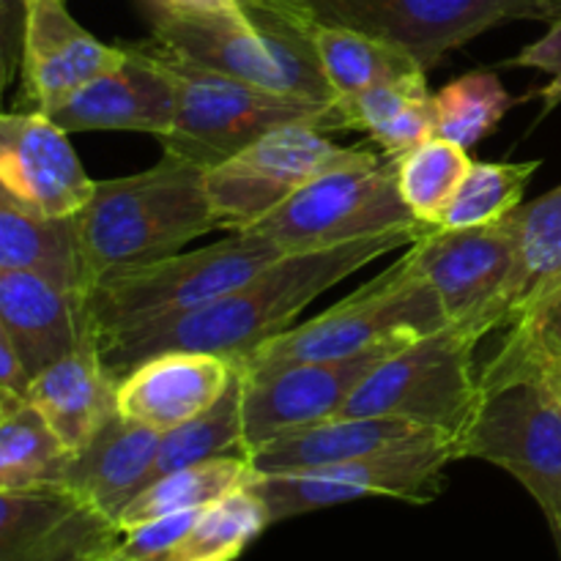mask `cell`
<instances>
[{"instance_id":"cell-1","label":"cell","mask_w":561,"mask_h":561,"mask_svg":"<svg viewBox=\"0 0 561 561\" xmlns=\"http://www.w3.org/2000/svg\"><path fill=\"white\" fill-rule=\"evenodd\" d=\"M427 228L431 225L420 222L327 250L277 257L244 285L197 310L99 340L104 365L121 381L140 362L170 351L214 354L230 362L244 359L257 345L288 332L310 301L376 257L411 247Z\"/></svg>"},{"instance_id":"cell-2","label":"cell","mask_w":561,"mask_h":561,"mask_svg":"<svg viewBox=\"0 0 561 561\" xmlns=\"http://www.w3.org/2000/svg\"><path fill=\"white\" fill-rule=\"evenodd\" d=\"M208 168L164 151L153 168L96 181L77 214L88 290L110 272L179 255L181 247L219 230L206 192Z\"/></svg>"},{"instance_id":"cell-3","label":"cell","mask_w":561,"mask_h":561,"mask_svg":"<svg viewBox=\"0 0 561 561\" xmlns=\"http://www.w3.org/2000/svg\"><path fill=\"white\" fill-rule=\"evenodd\" d=\"M458 460L480 458L520 482L561 537V398L548 365L502 348L480 373V400L455 438Z\"/></svg>"},{"instance_id":"cell-4","label":"cell","mask_w":561,"mask_h":561,"mask_svg":"<svg viewBox=\"0 0 561 561\" xmlns=\"http://www.w3.org/2000/svg\"><path fill=\"white\" fill-rule=\"evenodd\" d=\"M146 44L173 80L179 104L173 129L162 137L164 151L192 159L203 168H214L283 126L307 124L321 131L343 129L337 104L236 80L179 58L151 38Z\"/></svg>"},{"instance_id":"cell-5","label":"cell","mask_w":561,"mask_h":561,"mask_svg":"<svg viewBox=\"0 0 561 561\" xmlns=\"http://www.w3.org/2000/svg\"><path fill=\"white\" fill-rule=\"evenodd\" d=\"M285 252L266 236L236 230L195 252L110 272L88 290L85 312L96 340L179 318L272 266Z\"/></svg>"},{"instance_id":"cell-6","label":"cell","mask_w":561,"mask_h":561,"mask_svg":"<svg viewBox=\"0 0 561 561\" xmlns=\"http://www.w3.org/2000/svg\"><path fill=\"white\" fill-rule=\"evenodd\" d=\"M447 323V312L436 290L416 277L409 263L400 257L348 299L337 301L307 323L266 340L233 365L236 370L252 373L294 365V362L345 359L378 345L411 343Z\"/></svg>"},{"instance_id":"cell-7","label":"cell","mask_w":561,"mask_h":561,"mask_svg":"<svg viewBox=\"0 0 561 561\" xmlns=\"http://www.w3.org/2000/svg\"><path fill=\"white\" fill-rule=\"evenodd\" d=\"M480 340L463 323L411 340L359 383L340 416H394L458 438L480 400Z\"/></svg>"},{"instance_id":"cell-8","label":"cell","mask_w":561,"mask_h":561,"mask_svg":"<svg viewBox=\"0 0 561 561\" xmlns=\"http://www.w3.org/2000/svg\"><path fill=\"white\" fill-rule=\"evenodd\" d=\"M414 225L420 219L400 195L398 162L383 153L378 164L318 175L250 230L274 241L285 255H294Z\"/></svg>"},{"instance_id":"cell-9","label":"cell","mask_w":561,"mask_h":561,"mask_svg":"<svg viewBox=\"0 0 561 561\" xmlns=\"http://www.w3.org/2000/svg\"><path fill=\"white\" fill-rule=\"evenodd\" d=\"M367 148H345L307 124L283 126L250 142L206 173V192L219 230H250L301 186L332 170L378 164Z\"/></svg>"},{"instance_id":"cell-10","label":"cell","mask_w":561,"mask_h":561,"mask_svg":"<svg viewBox=\"0 0 561 561\" xmlns=\"http://www.w3.org/2000/svg\"><path fill=\"white\" fill-rule=\"evenodd\" d=\"M312 22L394 44L431 71L453 49L515 20H557L561 0H283Z\"/></svg>"},{"instance_id":"cell-11","label":"cell","mask_w":561,"mask_h":561,"mask_svg":"<svg viewBox=\"0 0 561 561\" xmlns=\"http://www.w3.org/2000/svg\"><path fill=\"white\" fill-rule=\"evenodd\" d=\"M453 460H458V444L453 436L436 433L337 466L257 474L252 491L263 499L272 524L376 496L427 504L444 491V471Z\"/></svg>"},{"instance_id":"cell-12","label":"cell","mask_w":561,"mask_h":561,"mask_svg":"<svg viewBox=\"0 0 561 561\" xmlns=\"http://www.w3.org/2000/svg\"><path fill=\"white\" fill-rule=\"evenodd\" d=\"M515 214L480 228H438L431 225L403 261L436 290L449 323H463L485 337L488 310L502 294L515 266Z\"/></svg>"},{"instance_id":"cell-13","label":"cell","mask_w":561,"mask_h":561,"mask_svg":"<svg viewBox=\"0 0 561 561\" xmlns=\"http://www.w3.org/2000/svg\"><path fill=\"white\" fill-rule=\"evenodd\" d=\"M403 345L409 343L378 345L345 359L294 362L252 373L239 370L247 449L252 453L296 427L340 416L359 383Z\"/></svg>"},{"instance_id":"cell-14","label":"cell","mask_w":561,"mask_h":561,"mask_svg":"<svg viewBox=\"0 0 561 561\" xmlns=\"http://www.w3.org/2000/svg\"><path fill=\"white\" fill-rule=\"evenodd\" d=\"M146 14L151 25V42L168 53L236 80L305 96L296 77L274 53L261 27L247 16L239 0L228 5L146 0Z\"/></svg>"},{"instance_id":"cell-15","label":"cell","mask_w":561,"mask_h":561,"mask_svg":"<svg viewBox=\"0 0 561 561\" xmlns=\"http://www.w3.org/2000/svg\"><path fill=\"white\" fill-rule=\"evenodd\" d=\"M124 529L64 485L0 491V561H104Z\"/></svg>"},{"instance_id":"cell-16","label":"cell","mask_w":561,"mask_h":561,"mask_svg":"<svg viewBox=\"0 0 561 561\" xmlns=\"http://www.w3.org/2000/svg\"><path fill=\"white\" fill-rule=\"evenodd\" d=\"M93 190L69 131L49 115L20 110L0 118V192L44 217H77Z\"/></svg>"},{"instance_id":"cell-17","label":"cell","mask_w":561,"mask_h":561,"mask_svg":"<svg viewBox=\"0 0 561 561\" xmlns=\"http://www.w3.org/2000/svg\"><path fill=\"white\" fill-rule=\"evenodd\" d=\"M126 47H110L71 16L66 0H27L22 82L33 110L53 115L88 82L118 69Z\"/></svg>"},{"instance_id":"cell-18","label":"cell","mask_w":561,"mask_h":561,"mask_svg":"<svg viewBox=\"0 0 561 561\" xmlns=\"http://www.w3.org/2000/svg\"><path fill=\"white\" fill-rule=\"evenodd\" d=\"M175 85L148 44L126 47L118 69L77 91L49 118L64 131H146L162 140L175 124Z\"/></svg>"},{"instance_id":"cell-19","label":"cell","mask_w":561,"mask_h":561,"mask_svg":"<svg viewBox=\"0 0 561 561\" xmlns=\"http://www.w3.org/2000/svg\"><path fill=\"white\" fill-rule=\"evenodd\" d=\"M236 365L225 356L170 351L140 362L118 381V414L159 433L206 414L233 383Z\"/></svg>"},{"instance_id":"cell-20","label":"cell","mask_w":561,"mask_h":561,"mask_svg":"<svg viewBox=\"0 0 561 561\" xmlns=\"http://www.w3.org/2000/svg\"><path fill=\"white\" fill-rule=\"evenodd\" d=\"M0 334L33 378L96 337L85 296H75L31 272H0Z\"/></svg>"},{"instance_id":"cell-21","label":"cell","mask_w":561,"mask_h":561,"mask_svg":"<svg viewBox=\"0 0 561 561\" xmlns=\"http://www.w3.org/2000/svg\"><path fill=\"white\" fill-rule=\"evenodd\" d=\"M159 447L162 433L115 414L71 455L60 485L118 520L126 504L153 482Z\"/></svg>"},{"instance_id":"cell-22","label":"cell","mask_w":561,"mask_h":561,"mask_svg":"<svg viewBox=\"0 0 561 561\" xmlns=\"http://www.w3.org/2000/svg\"><path fill=\"white\" fill-rule=\"evenodd\" d=\"M436 433L394 416H334L261 444L250 453V466L261 477L296 474L365 458Z\"/></svg>"},{"instance_id":"cell-23","label":"cell","mask_w":561,"mask_h":561,"mask_svg":"<svg viewBox=\"0 0 561 561\" xmlns=\"http://www.w3.org/2000/svg\"><path fill=\"white\" fill-rule=\"evenodd\" d=\"M27 400L75 455L118 414V378L104 365L99 340L88 337L33 378Z\"/></svg>"},{"instance_id":"cell-24","label":"cell","mask_w":561,"mask_h":561,"mask_svg":"<svg viewBox=\"0 0 561 561\" xmlns=\"http://www.w3.org/2000/svg\"><path fill=\"white\" fill-rule=\"evenodd\" d=\"M0 272H31L88 296L77 219L44 217L0 192Z\"/></svg>"},{"instance_id":"cell-25","label":"cell","mask_w":561,"mask_h":561,"mask_svg":"<svg viewBox=\"0 0 561 561\" xmlns=\"http://www.w3.org/2000/svg\"><path fill=\"white\" fill-rule=\"evenodd\" d=\"M515 236L513 274L482 321L485 334L513 323L561 283V184L515 211Z\"/></svg>"},{"instance_id":"cell-26","label":"cell","mask_w":561,"mask_h":561,"mask_svg":"<svg viewBox=\"0 0 561 561\" xmlns=\"http://www.w3.org/2000/svg\"><path fill=\"white\" fill-rule=\"evenodd\" d=\"M343 129L367 131L387 157H400L436 137V107L425 71L337 99Z\"/></svg>"},{"instance_id":"cell-27","label":"cell","mask_w":561,"mask_h":561,"mask_svg":"<svg viewBox=\"0 0 561 561\" xmlns=\"http://www.w3.org/2000/svg\"><path fill=\"white\" fill-rule=\"evenodd\" d=\"M310 38L312 47H316L318 64H321L323 75H327L337 99L354 96V93L367 91V88L425 71L420 60L405 53V49L367 36V33L348 31V27H332L310 20Z\"/></svg>"},{"instance_id":"cell-28","label":"cell","mask_w":561,"mask_h":561,"mask_svg":"<svg viewBox=\"0 0 561 561\" xmlns=\"http://www.w3.org/2000/svg\"><path fill=\"white\" fill-rule=\"evenodd\" d=\"M255 477L250 458H214L186 466L173 474L159 477L146 491L137 493L118 515V524L121 529L129 531L148 520L164 518V515L206 510L219 499L250 488Z\"/></svg>"},{"instance_id":"cell-29","label":"cell","mask_w":561,"mask_h":561,"mask_svg":"<svg viewBox=\"0 0 561 561\" xmlns=\"http://www.w3.org/2000/svg\"><path fill=\"white\" fill-rule=\"evenodd\" d=\"M71 453L31 400L0 403V491L60 485Z\"/></svg>"},{"instance_id":"cell-30","label":"cell","mask_w":561,"mask_h":561,"mask_svg":"<svg viewBox=\"0 0 561 561\" xmlns=\"http://www.w3.org/2000/svg\"><path fill=\"white\" fill-rule=\"evenodd\" d=\"M247 436H244V409H241V378L236 370L233 383L228 392L206 411L195 416L186 425L175 431L162 433V447H159L157 471L153 480L186 466L203 463L214 458H247Z\"/></svg>"},{"instance_id":"cell-31","label":"cell","mask_w":561,"mask_h":561,"mask_svg":"<svg viewBox=\"0 0 561 561\" xmlns=\"http://www.w3.org/2000/svg\"><path fill=\"white\" fill-rule=\"evenodd\" d=\"M518 102L520 99L510 96L502 80L488 69L455 77L442 91L433 93L436 137L469 151L488 135H493L499 121Z\"/></svg>"},{"instance_id":"cell-32","label":"cell","mask_w":561,"mask_h":561,"mask_svg":"<svg viewBox=\"0 0 561 561\" xmlns=\"http://www.w3.org/2000/svg\"><path fill=\"white\" fill-rule=\"evenodd\" d=\"M398 162V186L405 206L420 222L438 225L453 203L455 192L471 170L469 151L455 142L431 137L411 151L394 157Z\"/></svg>"},{"instance_id":"cell-33","label":"cell","mask_w":561,"mask_h":561,"mask_svg":"<svg viewBox=\"0 0 561 561\" xmlns=\"http://www.w3.org/2000/svg\"><path fill=\"white\" fill-rule=\"evenodd\" d=\"M266 526H272L266 504L250 485L201 510L168 561H233Z\"/></svg>"},{"instance_id":"cell-34","label":"cell","mask_w":561,"mask_h":561,"mask_svg":"<svg viewBox=\"0 0 561 561\" xmlns=\"http://www.w3.org/2000/svg\"><path fill=\"white\" fill-rule=\"evenodd\" d=\"M540 162H474L438 228H480L520 208Z\"/></svg>"},{"instance_id":"cell-35","label":"cell","mask_w":561,"mask_h":561,"mask_svg":"<svg viewBox=\"0 0 561 561\" xmlns=\"http://www.w3.org/2000/svg\"><path fill=\"white\" fill-rule=\"evenodd\" d=\"M502 345L540 365H561V283L510 323Z\"/></svg>"},{"instance_id":"cell-36","label":"cell","mask_w":561,"mask_h":561,"mask_svg":"<svg viewBox=\"0 0 561 561\" xmlns=\"http://www.w3.org/2000/svg\"><path fill=\"white\" fill-rule=\"evenodd\" d=\"M197 515L201 510H190V513L164 515V518L135 526V529L124 531L118 553L126 561H168L170 553L190 535Z\"/></svg>"},{"instance_id":"cell-37","label":"cell","mask_w":561,"mask_h":561,"mask_svg":"<svg viewBox=\"0 0 561 561\" xmlns=\"http://www.w3.org/2000/svg\"><path fill=\"white\" fill-rule=\"evenodd\" d=\"M510 66L540 69L551 77V82L540 91V99L542 115L553 113L561 104V14L557 20H551V27L546 31V36L520 49V53L510 60Z\"/></svg>"},{"instance_id":"cell-38","label":"cell","mask_w":561,"mask_h":561,"mask_svg":"<svg viewBox=\"0 0 561 561\" xmlns=\"http://www.w3.org/2000/svg\"><path fill=\"white\" fill-rule=\"evenodd\" d=\"M27 0H0V38H3V82H11L14 69L22 64L25 44Z\"/></svg>"},{"instance_id":"cell-39","label":"cell","mask_w":561,"mask_h":561,"mask_svg":"<svg viewBox=\"0 0 561 561\" xmlns=\"http://www.w3.org/2000/svg\"><path fill=\"white\" fill-rule=\"evenodd\" d=\"M33 376L20 359L14 345L0 334V403L5 400H27Z\"/></svg>"},{"instance_id":"cell-40","label":"cell","mask_w":561,"mask_h":561,"mask_svg":"<svg viewBox=\"0 0 561 561\" xmlns=\"http://www.w3.org/2000/svg\"><path fill=\"white\" fill-rule=\"evenodd\" d=\"M548 373H551V381H553V387H557V392L561 398V367L559 365H548Z\"/></svg>"},{"instance_id":"cell-41","label":"cell","mask_w":561,"mask_h":561,"mask_svg":"<svg viewBox=\"0 0 561 561\" xmlns=\"http://www.w3.org/2000/svg\"><path fill=\"white\" fill-rule=\"evenodd\" d=\"M104 561H126V559H124V557H121V553H118V551H115V553H113V557H107V559H104Z\"/></svg>"},{"instance_id":"cell-42","label":"cell","mask_w":561,"mask_h":561,"mask_svg":"<svg viewBox=\"0 0 561 561\" xmlns=\"http://www.w3.org/2000/svg\"><path fill=\"white\" fill-rule=\"evenodd\" d=\"M557 542H559V551H561V537H559V540H557Z\"/></svg>"},{"instance_id":"cell-43","label":"cell","mask_w":561,"mask_h":561,"mask_svg":"<svg viewBox=\"0 0 561 561\" xmlns=\"http://www.w3.org/2000/svg\"><path fill=\"white\" fill-rule=\"evenodd\" d=\"M559 367H561V365H559Z\"/></svg>"}]
</instances>
